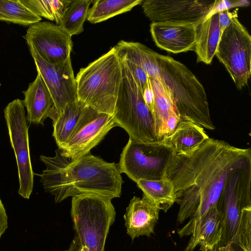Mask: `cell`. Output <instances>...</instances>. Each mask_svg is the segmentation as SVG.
I'll return each instance as SVG.
<instances>
[{
  "label": "cell",
  "mask_w": 251,
  "mask_h": 251,
  "mask_svg": "<svg viewBox=\"0 0 251 251\" xmlns=\"http://www.w3.org/2000/svg\"><path fill=\"white\" fill-rule=\"evenodd\" d=\"M251 166V150L209 138L188 154H175L166 171L179 205L176 222H188L177 232L191 235L208 210L217 206L227 176L232 171Z\"/></svg>",
  "instance_id": "1"
},
{
  "label": "cell",
  "mask_w": 251,
  "mask_h": 251,
  "mask_svg": "<svg viewBox=\"0 0 251 251\" xmlns=\"http://www.w3.org/2000/svg\"><path fill=\"white\" fill-rule=\"evenodd\" d=\"M46 169L40 175L45 190L59 203L69 197L84 194L121 196L123 180L118 164L107 162L90 152L73 159L59 149L53 157L40 155Z\"/></svg>",
  "instance_id": "2"
},
{
  "label": "cell",
  "mask_w": 251,
  "mask_h": 251,
  "mask_svg": "<svg viewBox=\"0 0 251 251\" xmlns=\"http://www.w3.org/2000/svg\"><path fill=\"white\" fill-rule=\"evenodd\" d=\"M251 166L232 171L227 176L217 207L223 215L218 244L225 251H251Z\"/></svg>",
  "instance_id": "3"
},
{
  "label": "cell",
  "mask_w": 251,
  "mask_h": 251,
  "mask_svg": "<svg viewBox=\"0 0 251 251\" xmlns=\"http://www.w3.org/2000/svg\"><path fill=\"white\" fill-rule=\"evenodd\" d=\"M160 76L170 89L180 120L209 130L215 129L205 89L192 72L172 57L157 53Z\"/></svg>",
  "instance_id": "4"
},
{
  "label": "cell",
  "mask_w": 251,
  "mask_h": 251,
  "mask_svg": "<svg viewBox=\"0 0 251 251\" xmlns=\"http://www.w3.org/2000/svg\"><path fill=\"white\" fill-rule=\"evenodd\" d=\"M122 76L121 60L113 47L79 70L75 77L77 100L113 115Z\"/></svg>",
  "instance_id": "5"
},
{
  "label": "cell",
  "mask_w": 251,
  "mask_h": 251,
  "mask_svg": "<svg viewBox=\"0 0 251 251\" xmlns=\"http://www.w3.org/2000/svg\"><path fill=\"white\" fill-rule=\"evenodd\" d=\"M109 196L84 194L72 197L71 210L75 235L83 251H104L116 211Z\"/></svg>",
  "instance_id": "6"
},
{
  "label": "cell",
  "mask_w": 251,
  "mask_h": 251,
  "mask_svg": "<svg viewBox=\"0 0 251 251\" xmlns=\"http://www.w3.org/2000/svg\"><path fill=\"white\" fill-rule=\"evenodd\" d=\"M120 59L122 76L113 115L115 121L131 140L144 143L159 141L152 114L128 69Z\"/></svg>",
  "instance_id": "7"
},
{
  "label": "cell",
  "mask_w": 251,
  "mask_h": 251,
  "mask_svg": "<svg viewBox=\"0 0 251 251\" xmlns=\"http://www.w3.org/2000/svg\"><path fill=\"white\" fill-rule=\"evenodd\" d=\"M176 153L164 140L144 143L129 139L121 154L119 170L136 182L140 179L165 178L168 166Z\"/></svg>",
  "instance_id": "8"
},
{
  "label": "cell",
  "mask_w": 251,
  "mask_h": 251,
  "mask_svg": "<svg viewBox=\"0 0 251 251\" xmlns=\"http://www.w3.org/2000/svg\"><path fill=\"white\" fill-rule=\"evenodd\" d=\"M215 55L238 89L248 84L251 74V36L238 16L222 33Z\"/></svg>",
  "instance_id": "9"
},
{
  "label": "cell",
  "mask_w": 251,
  "mask_h": 251,
  "mask_svg": "<svg viewBox=\"0 0 251 251\" xmlns=\"http://www.w3.org/2000/svg\"><path fill=\"white\" fill-rule=\"evenodd\" d=\"M10 143L15 153L18 170V193L29 199L33 186L34 173L30 160L28 126L23 100L16 99L4 109Z\"/></svg>",
  "instance_id": "10"
},
{
  "label": "cell",
  "mask_w": 251,
  "mask_h": 251,
  "mask_svg": "<svg viewBox=\"0 0 251 251\" xmlns=\"http://www.w3.org/2000/svg\"><path fill=\"white\" fill-rule=\"evenodd\" d=\"M29 49L37 73L42 76L52 98L53 106L49 117L53 121L67 105L77 100L76 80L70 56L63 61L50 63L32 47L29 46Z\"/></svg>",
  "instance_id": "11"
},
{
  "label": "cell",
  "mask_w": 251,
  "mask_h": 251,
  "mask_svg": "<svg viewBox=\"0 0 251 251\" xmlns=\"http://www.w3.org/2000/svg\"><path fill=\"white\" fill-rule=\"evenodd\" d=\"M118 126L113 115L86 106L63 147L60 149L67 158L75 159L89 152L114 127Z\"/></svg>",
  "instance_id": "12"
},
{
  "label": "cell",
  "mask_w": 251,
  "mask_h": 251,
  "mask_svg": "<svg viewBox=\"0 0 251 251\" xmlns=\"http://www.w3.org/2000/svg\"><path fill=\"white\" fill-rule=\"evenodd\" d=\"M217 0H143L145 15L152 23H174L198 25L208 16Z\"/></svg>",
  "instance_id": "13"
},
{
  "label": "cell",
  "mask_w": 251,
  "mask_h": 251,
  "mask_svg": "<svg viewBox=\"0 0 251 251\" xmlns=\"http://www.w3.org/2000/svg\"><path fill=\"white\" fill-rule=\"evenodd\" d=\"M23 37L28 46L50 63L63 61L70 56L73 46L71 36L56 24L45 21L31 25Z\"/></svg>",
  "instance_id": "14"
},
{
  "label": "cell",
  "mask_w": 251,
  "mask_h": 251,
  "mask_svg": "<svg viewBox=\"0 0 251 251\" xmlns=\"http://www.w3.org/2000/svg\"><path fill=\"white\" fill-rule=\"evenodd\" d=\"M197 25L191 24L151 23L150 31L158 48L178 53L194 50Z\"/></svg>",
  "instance_id": "15"
},
{
  "label": "cell",
  "mask_w": 251,
  "mask_h": 251,
  "mask_svg": "<svg viewBox=\"0 0 251 251\" xmlns=\"http://www.w3.org/2000/svg\"><path fill=\"white\" fill-rule=\"evenodd\" d=\"M150 79L154 94L152 114L156 135L158 140H163L174 132L180 121V118L169 87L162 78L160 81L150 77Z\"/></svg>",
  "instance_id": "16"
},
{
  "label": "cell",
  "mask_w": 251,
  "mask_h": 251,
  "mask_svg": "<svg viewBox=\"0 0 251 251\" xmlns=\"http://www.w3.org/2000/svg\"><path fill=\"white\" fill-rule=\"evenodd\" d=\"M160 209L152 201L143 195L134 197L124 215L126 232L132 240L141 236L150 237L154 233Z\"/></svg>",
  "instance_id": "17"
},
{
  "label": "cell",
  "mask_w": 251,
  "mask_h": 251,
  "mask_svg": "<svg viewBox=\"0 0 251 251\" xmlns=\"http://www.w3.org/2000/svg\"><path fill=\"white\" fill-rule=\"evenodd\" d=\"M223 231V215L216 206L208 210L200 220L185 251H194L198 246L201 251H209L219 244Z\"/></svg>",
  "instance_id": "18"
},
{
  "label": "cell",
  "mask_w": 251,
  "mask_h": 251,
  "mask_svg": "<svg viewBox=\"0 0 251 251\" xmlns=\"http://www.w3.org/2000/svg\"><path fill=\"white\" fill-rule=\"evenodd\" d=\"M22 92L25 96L23 104L27 110L26 119L30 123L43 125L49 117L53 101L41 75L37 73L35 80Z\"/></svg>",
  "instance_id": "19"
},
{
  "label": "cell",
  "mask_w": 251,
  "mask_h": 251,
  "mask_svg": "<svg viewBox=\"0 0 251 251\" xmlns=\"http://www.w3.org/2000/svg\"><path fill=\"white\" fill-rule=\"evenodd\" d=\"M218 13L204 19L196 27L194 51L198 62L210 64L216 53L221 39Z\"/></svg>",
  "instance_id": "20"
},
{
  "label": "cell",
  "mask_w": 251,
  "mask_h": 251,
  "mask_svg": "<svg viewBox=\"0 0 251 251\" xmlns=\"http://www.w3.org/2000/svg\"><path fill=\"white\" fill-rule=\"evenodd\" d=\"M114 49L120 59L131 61L143 69L150 78L160 81L157 52L139 42L120 41Z\"/></svg>",
  "instance_id": "21"
},
{
  "label": "cell",
  "mask_w": 251,
  "mask_h": 251,
  "mask_svg": "<svg viewBox=\"0 0 251 251\" xmlns=\"http://www.w3.org/2000/svg\"><path fill=\"white\" fill-rule=\"evenodd\" d=\"M209 137L203 127L188 120H180L174 132L163 140L176 154H188L197 149Z\"/></svg>",
  "instance_id": "22"
},
{
  "label": "cell",
  "mask_w": 251,
  "mask_h": 251,
  "mask_svg": "<svg viewBox=\"0 0 251 251\" xmlns=\"http://www.w3.org/2000/svg\"><path fill=\"white\" fill-rule=\"evenodd\" d=\"M85 105L76 100L69 103L53 121L52 135L61 149L75 128L82 110Z\"/></svg>",
  "instance_id": "23"
},
{
  "label": "cell",
  "mask_w": 251,
  "mask_h": 251,
  "mask_svg": "<svg viewBox=\"0 0 251 251\" xmlns=\"http://www.w3.org/2000/svg\"><path fill=\"white\" fill-rule=\"evenodd\" d=\"M136 184L143 195L166 212L175 202L174 186L167 177L157 180L140 179Z\"/></svg>",
  "instance_id": "24"
},
{
  "label": "cell",
  "mask_w": 251,
  "mask_h": 251,
  "mask_svg": "<svg viewBox=\"0 0 251 251\" xmlns=\"http://www.w3.org/2000/svg\"><path fill=\"white\" fill-rule=\"evenodd\" d=\"M143 0H95L89 9L87 21L92 24L105 21L116 15L130 11Z\"/></svg>",
  "instance_id": "25"
},
{
  "label": "cell",
  "mask_w": 251,
  "mask_h": 251,
  "mask_svg": "<svg viewBox=\"0 0 251 251\" xmlns=\"http://www.w3.org/2000/svg\"><path fill=\"white\" fill-rule=\"evenodd\" d=\"M92 0H71L58 26L71 37L83 31Z\"/></svg>",
  "instance_id": "26"
},
{
  "label": "cell",
  "mask_w": 251,
  "mask_h": 251,
  "mask_svg": "<svg viewBox=\"0 0 251 251\" xmlns=\"http://www.w3.org/2000/svg\"><path fill=\"white\" fill-rule=\"evenodd\" d=\"M41 20V17L25 6L20 0H0V21L30 25Z\"/></svg>",
  "instance_id": "27"
},
{
  "label": "cell",
  "mask_w": 251,
  "mask_h": 251,
  "mask_svg": "<svg viewBox=\"0 0 251 251\" xmlns=\"http://www.w3.org/2000/svg\"><path fill=\"white\" fill-rule=\"evenodd\" d=\"M34 13L48 20L54 21L59 25L65 12L71 2L68 0H20Z\"/></svg>",
  "instance_id": "28"
},
{
  "label": "cell",
  "mask_w": 251,
  "mask_h": 251,
  "mask_svg": "<svg viewBox=\"0 0 251 251\" xmlns=\"http://www.w3.org/2000/svg\"><path fill=\"white\" fill-rule=\"evenodd\" d=\"M122 60L124 61L142 94L149 80L148 74L143 69L131 61L126 59Z\"/></svg>",
  "instance_id": "29"
},
{
  "label": "cell",
  "mask_w": 251,
  "mask_h": 251,
  "mask_svg": "<svg viewBox=\"0 0 251 251\" xmlns=\"http://www.w3.org/2000/svg\"><path fill=\"white\" fill-rule=\"evenodd\" d=\"M250 3L246 0L242 1H230V0H218L212 10L210 14L208 17L219 13L222 11L225 10H228L229 8L240 6H247L249 5Z\"/></svg>",
  "instance_id": "30"
},
{
  "label": "cell",
  "mask_w": 251,
  "mask_h": 251,
  "mask_svg": "<svg viewBox=\"0 0 251 251\" xmlns=\"http://www.w3.org/2000/svg\"><path fill=\"white\" fill-rule=\"evenodd\" d=\"M238 9L231 12L228 10L222 11L218 13L219 23L222 33L231 23L233 19L238 16Z\"/></svg>",
  "instance_id": "31"
},
{
  "label": "cell",
  "mask_w": 251,
  "mask_h": 251,
  "mask_svg": "<svg viewBox=\"0 0 251 251\" xmlns=\"http://www.w3.org/2000/svg\"><path fill=\"white\" fill-rule=\"evenodd\" d=\"M142 96L145 104L152 113L153 110L154 94L150 77L148 83L142 93Z\"/></svg>",
  "instance_id": "32"
},
{
  "label": "cell",
  "mask_w": 251,
  "mask_h": 251,
  "mask_svg": "<svg viewBox=\"0 0 251 251\" xmlns=\"http://www.w3.org/2000/svg\"><path fill=\"white\" fill-rule=\"evenodd\" d=\"M8 227V217L0 199V239Z\"/></svg>",
  "instance_id": "33"
},
{
  "label": "cell",
  "mask_w": 251,
  "mask_h": 251,
  "mask_svg": "<svg viewBox=\"0 0 251 251\" xmlns=\"http://www.w3.org/2000/svg\"><path fill=\"white\" fill-rule=\"evenodd\" d=\"M65 251H83L77 236H74L69 249Z\"/></svg>",
  "instance_id": "34"
},
{
  "label": "cell",
  "mask_w": 251,
  "mask_h": 251,
  "mask_svg": "<svg viewBox=\"0 0 251 251\" xmlns=\"http://www.w3.org/2000/svg\"><path fill=\"white\" fill-rule=\"evenodd\" d=\"M209 251H225L220 250L219 248V246L218 244L213 249H212Z\"/></svg>",
  "instance_id": "35"
},
{
  "label": "cell",
  "mask_w": 251,
  "mask_h": 251,
  "mask_svg": "<svg viewBox=\"0 0 251 251\" xmlns=\"http://www.w3.org/2000/svg\"><path fill=\"white\" fill-rule=\"evenodd\" d=\"M0 86H1V83H0Z\"/></svg>",
  "instance_id": "36"
}]
</instances>
